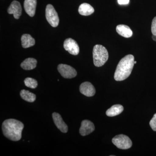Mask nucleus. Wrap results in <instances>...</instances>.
<instances>
[{"label":"nucleus","mask_w":156,"mask_h":156,"mask_svg":"<svg viewBox=\"0 0 156 156\" xmlns=\"http://www.w3.org/2000/svg\"><path fill=\"white\" fill-rule=\"evenodd\" d=\"M24 83L26 87L31 89H35L38 86L37 82L36 80L31 78H26Z\"/></svg>","instance_id":"6ab92c4d"},{"label":"nucleus","mask_w":156,"mask_h":156,"mask_svg":"<svg viewBox=\"0 0 156 156\" xmlns=\"http://www.w3.org/2000/svg\"><path fill=\"white\" fill-rule=\"evenodd\" d=\"M134 56L129 54L122 58L117 66L114 79L117 81L124 80L131 74L134 64Z\"/></svg>","instance_id":"f03ea898"},{"label":"nucleus","mask_w":156,"mask_h":156,"mask_svg":"<svg viewBox=\"0 0 156 156\" xmlns=\"http://www.w3.org/2000/svg\"><path fill=\"white\" fill-rule=\"evenodd\" d=\"M52 117L56 127L62 133H66L68 128L67 125L64 122L61 115L58 113L54 112L52 114Z\"/></svg>","instance_id":"9d476101"},{"label":"nucleus","mask_w":156,"mask_h":156,"mask_svg":"<svg viewBox=\"0 0 156 156\" xmlns=\"http://www.w3.org/2000/svg\"><path fill=\"white\" fill-rule=\"evenodd\" d=\"M24 125L20 121L9 119L5 120L2 125L3 134L5 137L12 141L20 140Z\"/></svg>","instance_id":"f257e3e1"},{"label":"nucleus","mask_w":156,"mask_h":156,"mask_svg":"<svg viewBox=\"0 0 156 156\" xmlns=\"http://www.w3.org/2000/svg\"><path fill=\"white\" fill-rule=\"evenodd\" d=\"M123 110L124 107L123 106L120 105H115L108 109L106 112V114L109 117L115 116L120 114Z\"/></svg>","instance_id":"f3484780"},{"label":"nucleus","mask_w":156,"mask_h":156,"mask_svg":"<svg viewBox=\"0 0 156 156\" xmlns=\"http://www.w3.org/2000/svg\"><path fill=\"white\" fill-rule=\"evenodd\" d=\"M134 64H136V61H134Z\"/></svg>","instance_id":"b1692460"},{"label":"nucleus","mask_w":156,"mask_h":156,"mask_svg":"<svg viewBox=\"0 0 156 156\" xmlns=\"http://www.w3.org/2000/svg\"><path fill=\"white\" fill-rule=\"evenodd\" d=\"M8 12L9 14H13L15 19H19L22 14V8L20 3L17 1H13L8 9Z\"/></svg>","instance_id":"9b49d317"},{"label":"nucleus","mask_w":156,"mask_h":156,"mask_svg":"<svg viewBox=\"0 0 156 156\" xmlns=\"http://www.w3.org/2000/svg\"><path fill=\"white\" fill-rule=\"evenodd\" d=\"M37 3V0H25L24 1V9L26 12L30 17H34L35 14Z\"/></svg>","instance_id":"f8f14e48"},{"label":"nucleus","mask_w":156,"mask_h":156,"mask_svg":"<svg viewBox=\"0 0 156 156\" xmlns=\"http://www.w3.org/2000/svg\"><path fill=\"white\" fill-rule=\"evenodd\" d=\"M151 32L153 35L156 36V17L154 18L152 22Z\"/></svg>","instance_id":"412c9836"},{"label":"nucleus","mask_w":156,"mask_h":156,"mask_svg":"<svg viewBox=\"0 0 156 156\" xmlns=\"http://www.w3.org/2000/svg\"><path fill=\"white\" fill-rule=\"evenodd\" d=\"M93 58L95 66L101 67L107 61L108 58V52L102 45H95L93 48Z\"/></svg>","instance_id":"7ed1b4c3"},{"label":"nucleus","mask_w":156,"mask_h":156,"mask_svg":"<svg viewBox=\"0 0 156 156\" xmlns=\"http://www.w3.org/2000/svg\"><path fill=\"white\" fill-rule=\"evenodd\" d=\"M150 126L153 131H156V113L154 115L152 119L151 120Z\"/></svg>","instance_id":"aec40b11"},{"label":"nucleus","mask_w":156,"mask_h":156,"mask_svg":"<svg viewBox=\"0 0 156 156\" xmlns=\"http://www.w3.org/2000/svg\"><path fill=\"white\" fill-rule=\"evenodd\" d=\"M20 95L23 99L29 102H33L36 99V96L34 94L24 89L20 91Z\"/></svg>","instance_id":"a211bd4d"},{"label":"nucleus","mask_w":156,"mask_h":156,"mask_svg":"<svg viewBox=\"0 0 156 156\" xmlns=\"http://www.w3.org/2000/svg\"><path fill=\"white\" fill-rule=\"evenodd\" d=\"M23 48H27L34 45L35 41L30 35L24 34L23 35L21 38Z\"/></svg>","instance_id":"dca6fc26"},{"label":"nucleus","mask_w":156,"mask_h":156,"mask_svg":"<svg viewBox=\"0 0 156 156\" xmlns=\"http://www.w3.org/2000/svg\"><path fill=\"white\" fill-rule=\"evenodd\" d=\"M130 0H118V3L120 5H127L129 2Z\"/></svg>","instance_id":"4be33fe9"},{"label":"nucleus","mask_w":156,"mask_h":156,"mask_svg":"<svg viewBox=\"0 0 156 156\" xmlns=\"http://www.w3.org/2000/svg\"><path fill=\"white\" fill-rule=\"evenodd\" d=\"M78 11L81 15L83 16H89L94 13V9L89 4L83 3L79 7Z\"/></svg>","instance_id":"2eb2a0df"},{"label":"nucleus","mask_w":156,"mask_h":156,"mask_svg":"<svg viewBox=\"0 0 156 156\" xmlns=\"http://www.w3.org/2000/svg\"><path fill=\"white\" fill-rule=\"evenodd\" d=\"M95 126L91 121L83 120L81 123L80 133L82 136H86L92 133L95 130Z\"/></svg>","instance_id":"6e6552de"},{"label":"nucleus","mask_w":156,"mask_h":156,"mask_svg":"<svg viewBox=\"0 0 156 156\" xmlns=\"http://www.w3.org/2000/svg\"><path fill=\"white\" fill-rule=\"evenodd\" d=\"M153 40H154L155 41H156V36L154 35H153L152 37Z\"/></svg>","instance_id":"5701e85b"},{"label":"nucleus","mask_w":156,"mask_h":156,"mask_svg":"<svg viewBox=\"0 0 156 156\" xmlns=\"http://www.w3.org/2000/svg\"><path fill=\"white\" fill-rule=\"evenodd\" d=\"M80 92L87 97H92L95 95V89L92 83L88 82H84L80 87Z\"/></svg>","instance_id":"1a4fd4ad"},{"label":"nucleus","mask_w":156,"mask_h":156,"mask_svg":"<svg viewBox=\"0 0 156 156\" xmlns=\"http://www.w3.org/2000/svg\"><path fill=\"white\" fill-rule=\"evenodd\" d=\"M57 69L61 75L66 79H72L77 75V72L75 69L68 65H58Z\"/></svg>","instance_id":"423d86ee"},{"label":"nucleus","mask_w":156,"mask_h":156,"mask_svg":"<svg viewBox=\"0 0 156 156\" xmlns=\"http://www.w3.org/2000/svg\"><path fill=\"white\" fill-rule=\"evenodd\" d=\"M36 59L33 58H26L20 64V66L23 69L26 70L33 69L37 66Z\"/></svg>","instance_id":"4468645a"},{"label":"nucleus","mask_w":156,"mask_h":156,"mask_svg":"<svg viewBox=\"0 0 156 156\" xmlns=\"http://www.w3.org/2000/svg\"><path fill=\"white\" fill-rule=\"evenodd\" d=\"M46 17L50 25L54 27L58 26L59 23L58 14L53 6L50 4L46 7Z\"/></svg>","instance_id":"39448f33"},{"label":"nucleus","mask_w":156,"mask_h":156,"mask_svg":"<svg viewBox=\"0 0 156 156\" xmlns=\"http://www.w3.org/2000/svg\"><path fill=\"white\" fill-rule=\"evenodd\" d=\"M112 142L117 147L121 149H128L132 146V143L129 137L124 134H120L115 136Z\"/></svg>","instance_id":"20e7f679"},{"label":"nucleus","mask_w":156,"mask_h":156,"mask_svg":"<svg viewBox=\"0 0 156 156\" xmlns=\"http://www.w3.org/2000/svg\"><path fill=\"white\" fill-rule=\"evenodd\" d=\"M64 49L68 51L70 54L73 55H77L80 52V48L77 42L72 38L66 39L64 41Z\"/></svg>","instance_id":"0eeeda50"},{"label":"nucleus","mask_w":156,"mask_h":156,"mask_svg":"<svg viewBox=\"0 0 156 156\" xmlns=\"http://www.w3.org/2000/svg\"><path fill=\"white\" fill-rule=\"evenodd\" d=\"M117 32L119 34L124 37L129 38L133 34V32L131 29L128 26L120 24L117 26L116 27Z\"/></svg>","instance_id":"ddd939ff"}]
</instances>
